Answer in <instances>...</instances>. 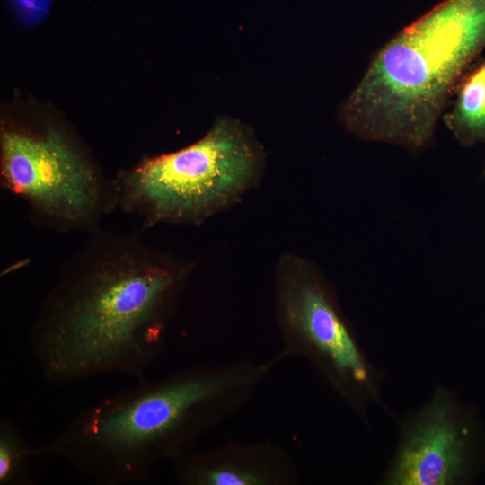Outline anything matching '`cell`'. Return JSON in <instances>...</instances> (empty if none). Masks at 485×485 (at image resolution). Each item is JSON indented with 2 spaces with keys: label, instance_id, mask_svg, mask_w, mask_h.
Returning <instances> with one entry per match:
<instances>
[{
  "label": "cell",
  "instance_id": "6da1fadb",
  "mask_svg": "<svg viewBox=\"0 0 485 485\" xmlns=\"http://www.w3.org/2000/svg\"><path fill=\"white\" fill-rule=\"evenodd\" d=\"M60 266L28 332L47 382L104 375L143 380L163 353L195 261L101 226Z\"/></svg>",
  "mask_w": 485,
  "mask_h": 485
},
{
  "label": "cell",
  "instance_id": "7a4b0ae2",
  "mask_svg": "<svg viewBox=\"0 0 485 485\" xmlns=\"http://www.w3.org/2000/svg\"><path fill=\"white\" fill-rule=\"evenodd\" d=\"M277 363L241 359L142 380L78 411L36 455L58 458L98 485L144 481L246 406Z\"/></svg>",
  "mask_w": 485,
  "mask_h": 485
},
{
  "label": "cell",
  "instance_id": "3957f363",
  "mask_svg": "<svg viewBox=\"0 0 485 485\" xmlns=\"http://www.w3.org/2000/svg\"><path fill=\"white\" fill-rule=\"evenodd\" d=\"M485 48V0H442L372 56L339 109L347 131L411 152L433 141L460 80Z\"/></svg>",
  "mask_w": 485,
  "mask_h": 485
},
{
  "label": "cell",
  "instance_id": "277c9868",
  "mask_svg": "<svg viewBox=\"0 0 485 485\" xmlns=\"http://www.w3.org/2000/svg\"><path fill=\"white\" fill-rule=\"evenodd\" d=\"M263 165V149L249 128L219 118L196 143L120 172L114 179L118 209L136 216L144 229L199 225L241 199Z\"/></svg>",
  "mask_w": 485,
  "mask_h": 485
},
{
  "label": "cell",
  "instance_id": "5b68a950",
  "mask_svg": "<svg viewBox=\"0 0 485 485\" xmlns=\"http://www.w3.org/2000/svg\"><path fill=\"white\" fill-rule=\"evenodd\" d=\"M1 186L22 199L39 227L89 234L118 209L109 181L66 132L47 127H4L0 137Z\"/></svg>",
  "mask_w": 485,
  "mask_h": 485
},
{
  "label": "cell",
  "instance_id": "8992f818",
  "mask_svg": "<svg viewBox=\"0 0 485 485\" xmlns=\"http://www.w3.org/2000/svg\"><path fill=\"white\" fill-rule=\"evenodd\" d=\"M282 348L275 357H304L346 397L367 380V369L327 281L307 260L282 257L274 279Z\"/></svg>",
  "mask_w": 485,
  "mask_h": 485
},
{
  "label": "cell",
  "instance_id": "52a82bcc",
  "mask_svg": "<svg viewBox=\"0 0 485 485\" xmlns=\"http://www.w3.org/2000/svg\"><path fill=\"white\" fill-rule=\"evenodd\" d=\"M181 485H295L298 469L292 454L265 440L233 442L212 449L183 454L172 462Z\"/></svg>",
  "mask_w": 485,
  "mask_h": 485
},
{
  "label": "cell",
  "instance_id": "ba28073f",
  "mask_svg": "<svg viewBox=\"0 0 485 485\" xmlns=\"http://www.w3.org/2000/svg\"><path fill=\"white\" fill-rule=\"evenodd\" d=\"M467 467V438L445 401L435 402L408 432L388 483H456Z\"/></svg>",
  "mask_w": 485,
  "mask_h": 485
},
{
  "label": "cell",
  "instance_id": "9c48e42d",
  "mask_svg": "<svg viewBox=\"0 0 485 485\" xmlns=\"http://www.w3.org/2000/svg\"><path fill=\"white\" fill-rule=\"evenodd\" d=\"M449 103L442 118L457 141L464 146L485 144V56L467 70Z\"/></svg>",
  "mask_w": 485,
  "mask_h": 485
},
{
  "label": "cell",
  "instance_id": "30bf717a",
  "mask_svg": "<svg viewBox=\"0 0 485 485\" xmlns=\"http://www.w3.org/2000/svg\"><path fill=\"white\" fill-rule=\"evenodd\" d=\"M36 456L19 427L9 418L0 420V485H31L29 460Z\"/></svg>",
  "mask_w": 485,
  "mask_h": 485
}]
</instances>
